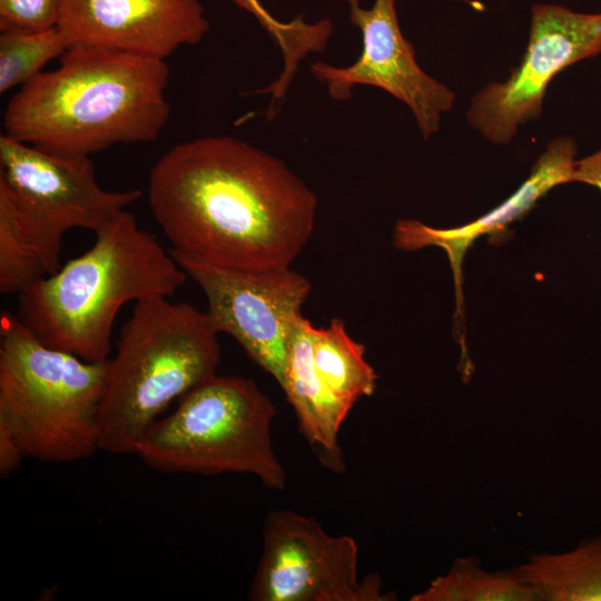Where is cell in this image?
Returning a JSON list of instances; mask_svg holds the SVG:
<instances>
[{
  "label": "cell",
  "mask_w": 601,
  "mask_h": 601,
  "mask_svg": "<svg viewBox=\"0 0 601 601\" xmlns=\"http://www.w3.org/2000/svg\"><path fill=\"white\" fill-rule=\"evenodd\" d=\"M147 196L173 253L239 270L290 266L318 205L283 160L231 136L173 146L152 166Z\"/></svg>",
  "instance_id": "6da1fadb"
},
{
  "label": "cell",
  "mask_w": 601,
  "mask_h": 601,
  "mask_svg": "<svg viewBox=\"0 0 601 601\" xmlns=\"http://www.w3.org/2000/svg\"><path fill=\"white\" fill-rule=\"evenodd\" d=\"M168 80L165 60L71 47L57 69L40 72L11 97L4 135L71 156L152 141L169 118Z\"/></svg>",
  "instance_id": "7a4b0ae2"
},
{
  "label": "cell",
  "mask_w": 601,
  "mask_h": 601,
  "mask_svg": "<svg viewBox=\"0 0 601 601\" xmlns=\"http://www.w3.org/2000/svg\"><path fill=\"white\" fill-rule=\"evenodd\" d=\"M187 276L125 210L96 233L88 250L20 292L17 316L46 345L104 362L119 309L132 300L169 298Z\"/></svg>",
  "instance_id": "3957f363"
},
{
  "label": "cell",
  "mask_w": 601,
  "mask_h": 601,
  "mask_svg": "<svg viewBox=\"0 0 601 601\" xmlns=\"http://www.w3.org/2000/svg\"><path fill=\"white\" fill-rule=\"evenodd\" d=\"M207 311L168 297L137 302L108 358L100 451L135 454L175 400L217 375L220 344Z\"/></svg>",
  "instance_id": "277c9868"
},
{
  "label": "cell",
  "mask_w": 601,
  "mask_h": 601,
  "mask_svg": "<svg viewBox=\"0 0 601 601\" xmlns=\"http://www.w3.org/2000/svg\"><path fill=\"white\" fill-rule=\"evenodd\" d=\"M108 359L88 362L42 343L17 316L0 319V424L24 457L73 463L100 450Z\"/></svg>",
  "instance_id": "5b68a950"
},
{
  "label": "cell",
  "mask_w": 601,
  "mask_h": 601,
  "mask_svg": "<svg viewBox=\"0 0 601 601\" xmlns=\"http://www.w3.org/2000/svg\"><path fill=\"white\" fill-rule=\"evenodd\" d=\"M178 400L136 450L147 466L164 473L250 474L270 490L285 489L286 471L272 441L276 406L253 380L215 375Z\"/></svg>",
  "instance_id": "8992f818"
},
{
  "label": "cell",
  "mask_w": 601,
  "mask_h": 601,
  "mask_svg": "<svg viewBox=\"0 0 601 601\" xmlns=\"http://www.w3.org/2000/svg\"><path fill=\"white\" fill-rule=\"evenodd\" d=\"M0 189L58 259L68 230L96 234L142 194L104 189L90 156L49 152L7 135L0 136Z\"/></svg>",
  "instance_id": "52a82bcc"
},
{
  "label": "cell",
  "mask_w": 601,
  "mask_h": 601,
  "mask_svg": "<svg viewBox=\"0 0 601 601\" xmlns=\"http://www.w3.org/2000/svg\"><path fill=\"white\" fill-rule=\"evenodd\" d=\"M358 545L331 535L313 516L273 510L263 526V551L247 598L252 601H387L382 580L358 578Z\"/></svg>",
  "instance_id": "ba28073f"
},
{
  "label": "cell",
  "mask_w": 601,
  "mask_h": 601,
  "mask_svg": "<svg viewBox=\"0 0 601 601\" xmlns=\"http://www.w3.org/2000/svg\"><path fill=\"white\" fill-rule=\"evenodd\" d=\"M170 253L203 289L217 332L235 338L282 386L290 337L312 289L308 278L290 266L239 270Z\"/></svg>",
  "instance_id": "9c48e42d"
},
{
  "label": "cell",
  "mask_w": 601,
  "mask_h": 601,
  "mask_svg": "<svg viewBox=\"0 0 601 601\" xmlns=\"http://www.w3.org/2000/svg\"><path fill=\"white\" fill-rule=\"evenodd\" d=\"M601 53V12L534 3L525 52L510 77L490 82L471 99L469 125L486 140L508 145L519 127L540 117L552 79L569 66Z\"/></svg>",
  "instance_id": "30bf717a"
},
{
  "label": "cell",
  "mask_w": 601,
  "mask_h": 601,
  "mask_svg": "<svg viewBox=\"0 0 601 601\" xmlns=\"http://www.w3.org/2000/svg\"><path fill=\"white\" fill-rule=\"evenodd\" d=\"M345 2L351 23L362 33V52L346 67L314 62L312 75L337 101L348 100L356 86L386 91L410 108L423 138L430 139L439 131L442 115L454 107V91L417 63L414 47L401 30L396 0H374L368 9L359 0Z\"/></svg>",
  "instance_id": "8fae6325"
},
{
  "label": "cell",
  "mask_w": 601,
  "mask_h": 601,
  "mask_svg": "<svg viewBox=\"0 0 601 601\" xmlns=\"http://www.w3.org/2000/svg\"><path fill=\"white\" fill-rule=\"evenodd\" d=\"M56 28L68 48L166 60L199 43L209 21L198 0H61Z\"/></svg>",
  "instance_id": "7c38bea8"
},
{
  "label": "cell",
  "mask_w": 601,
  "mask_h": 601,
  "mask_svg": "<svg viewBox=\"0 0 601 601\" xmlns=\"http://www.w3.org/2000/svg\"><path fill=\"white\" fill-rule=\"evenodd\" d=\"M578 155L575 140L556 137L545 147L532 166L529 177L504 201L465 225L435 228L416 219H400L393 231V242L402 250H417L437 246L445 250L455 284L456 308L461 313L462 264L466 250L483 235L496 234L529 213L551 189L574 183Z\"/></svg>",
  "instance_id": "4fadbf2b"
},
{
  "label": "cell",
  "mask_w": 601,
  "mask_h": 601,
  "mask_svg": "<svg viewBox=\"0 0 601 601\" xmlns=\"http://www.w3.org/2000/svg\"><path fill=\"white\" fill-rule=\"evenodd\" d=\"M309 324L302 316L294 327L280 388L294 408L302 435L322 464L338 473L345 469L338 433L354 405L335 395L318 376Z\"/></svg>",
  "instance_id": "5bb4252c"
},
{
  "label": "cell",
  "mask_w": 601,
  "mask_h": 601,
  "mask_svg": "<svg viewBox=\"0 0 601 601\" xmlns=\"http://www.w3.org/2000/svg\"><path fill=\"white\" fill-rule=\"evenodd\" d=\"M538 601H601V535L560 553H530L515 568Z\"/></svg>",
  "instance_id": "9a60e30c"
},
{
  "label": "cell",
  "mask_w": 601,
  "mask_h": 601,
  "mask_svg": "<svg viewBox=\"0 0 601 601\" xmlns=\"http://www.w3.org/2000/svg\"><path fill=\"white\" fill-rule=\"evenodd\" d=\"M313 362L327 387L355 405L376 388L377 374L365 358V346L353 339L344 321L332 318L327 327L309 324Z\"/></svg>",
  "instance_id": "2e32d148"
},
{
  "label": "cell",
  "mask_w": 601,
  "mask_h": 601,
  "mask_svg": "<svg viewBox=\"0 0 601 601\" xmlns=\"http://www.w3.org/2000/svg\"><path fill=\"white\" fill-rule=\"evenodd\" d=\"M60 267L61 260L49 252L9 195L0 189V293L19 294Z\"/></svg>",
  "instance_id": "e0dca14e"
},
{
  "label": "cell",
  "mask_w": 601,
  "mask_h": 601,
  "mask_svg": "<svg viewBox=\"0 0 601 601\" xmlns=\"http://www.w3.org/2000/svg\"><path fill=\"white\" fill-rule=\"evenodd\" d=\"M236 6L250 13L278 46L283 69L278 77L257 93L270 95V105L266 111L268 118L274 117L276 104L284 100L296 75L299 63L309 53L322 52L333 33V22L322 19L307 22L303 16L290 21L276 19L259 0H231Z\"/></svg>",
  "instance_id": "ac0fdd59"
},
{
  "label": "cell",
  "mask_w": 601,
  "mask_h": 601,
  "mask_svg": "<svg viewBox=\"0 0 601 601\" xmlns=\"http://www.w3.org/2000/svg\"><path fill=\"white\" fill-rule=\"evenodd\" d=\"M411 601H538L535 590L514 568L489 571L474 556L455 559Z\"/></svg>",
  "instance_id": "d6986e66"
},
{
  "label": "cell",
  "mask_w": 601,
  "mask_h": 601,
  "mask_svg": "<svg viewBox=\"0 0 601 601\" xmlns=\"http://www.w3.org/2000/svg\"><path fill=\"white\" fill-rule=\"evenodd\" d=\"M68 49L55 28L0 32V93L22 87Z\"/></svg>",
  "instance_id": "ffe728a7"
},
{
  "label": "cell",
  "mask_w": 601,
  "mask_h": 601,
  "mask_svg": "<svg viewBox=\"0 0 601 601\" xmlns=\"http://www.w3.org/2000/svg\"><path fill=\"white\" fill-rule=\"evenodd\" d=\"M61 0H0V32L57 26Z\"/></svg>",
  "instance_id": "44dd1931"
},
{
  "label": "cell",
  "mask_w": 601,
  "mask_h": 601,
  "mask_svg": "<svg viewBox=\"0 0 601 601\" xmlns=\"http://www.w3.org/2000/svg\"><path fill=\"white\" fill-rule=\"evenodd\" d=\"M24 455L10 431L0 424V475L9 477L19 466Z\"/></svg>",
  "instance_id": "7402d4cb"
},
{
  "label": "cell",
  "mask_w": 601,
  "mask_h": 601,
  "mask_svg": "<svg viewBox=\"0 0 601 601\" xmlns=\"http://www.w3.org/2000/svg\"><path fill=\"white\" fill-rule=\"evenodd\" d=\"M574 181L593 186L601 193V147L589 156L577 159Z\"/></svg>",
  "instance_id": "603a6c76"
}]
</instances>
